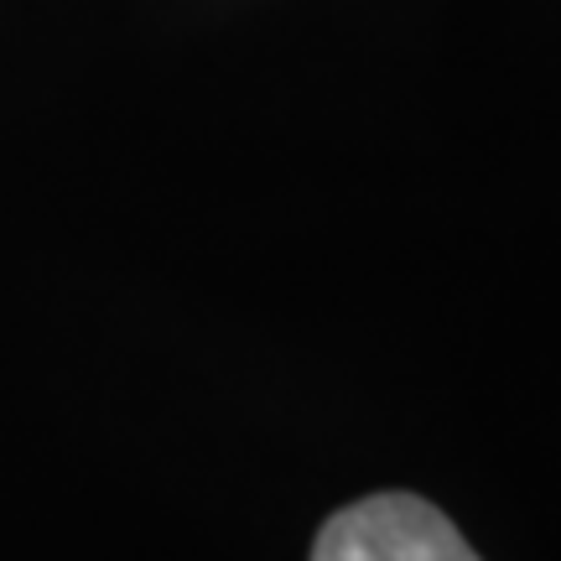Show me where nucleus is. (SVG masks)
<instances>
[{"label": "nucleus", "instance_id": "1", "mask_svg": "<svg viewBox=\"0 0 561 561\" xmlns=\"http://www.w3.org/2000/svg\"><path fill=\"white\" fill-rule=\"evenodd\" d=\"M312 561H479V551L432 500L385 489L328 515Z\"/></svg>", "mask_w": 561, "mask_h": 561}]
</instances>
